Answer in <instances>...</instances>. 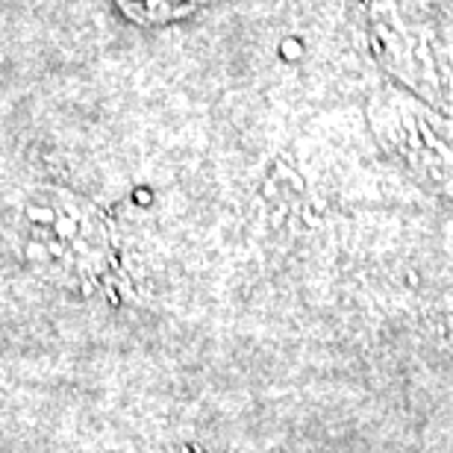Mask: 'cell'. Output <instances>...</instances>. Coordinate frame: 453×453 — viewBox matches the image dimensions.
Here are the masks:
<instances>
[{
  "label": "cell",
  "mask_w": 453,
  "mask_h": 453,
  "mask_svg": "<svg viewBox=\"0 0 453 453\" xmlns=\"http://www.w3.org/2000/svg\"><path fill=\"white\" fill-rule=\"evenodd\" d=\"M195 0H121V6L135 18H153V21H162V18L180 15L183 9L192 6Z\"/></svg>",
  "instance_id": "obj_1"
}]
</instances>
